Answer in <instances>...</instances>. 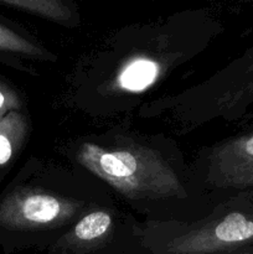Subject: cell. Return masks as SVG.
<instances>
[{
    "label": "cell",
    "mask_w": 253,
    "mask_h": 254,
    "mask_svg": "<svg viewBox=\"0 0 253 254\" xmlns=\"http://www.w3.org/2000/svg\"><path fill=\"white\" fill-rule=\"evenodd\" d=\"M31 131V118L26 109L10 112L0 119V179L9 173L24 151Z\"/></svg>",
    "instance_id": "cell-9"
},
{
    "label": "cell",
    "mask_w": 253,
    "mask_h": 254,
    "mask_svg": "<svg viewBox=\"0 0 253 254\" xmlns=\"http://www.w3.org/2000/svg\"><path fill=\"white\" fill-rule=\"evenodd\" d=\"M141 221L116 198L92 208L46 254H141Z\"/></svg>",
    "instance_id": "cell-6"
},
{
    "label": "cell",
    "mask_w": 253,
    "mask_h": 254,
    "mask_svg": "<svg viewBox=\"0 0 253 254\" xmlns=\"http://www.w3.org/2000/svg\"><path fill=\"white\" fill-rule=\"evenodd\" d=\"M56 151L101 181L144 221L198 220L215 203L176 139L165 133L116 123L64 139Z\"/></svg>",
    "instance_id": "cell-2"
},
{
    "label": "cell",
    "mask_w": 253,
    "mask_h": 254,
    "mask_svg": "<svg viewBox=\"0 0 253 254\" xmlns=\"http://www.w3.org/2000/svg\"><path fill=\"white\" fill-rule=\"evenodd\" d=\"M0 64H5V66H6V62H5L4 59H1V57H0Z\"/></svg>",
    "instance_id": "cell-13"
},
{
    "label": "cell",
    "mask_w": 253,
    "mask_h": 254,
    "mask_svg": "<svg viewBox=\"0 0 253 254\" xmlns=\"http://www.w3.org/2000/svg\"><path fill=\"white\" fill-rule=\"evenodd\" d=\"M0 57L7 67L37 77L39 71L31 62L56 64L59 56L45 46L26 29L0 16Z\"/></svg>",
    "instance_id": "cell-8"
},
{
    "label": "cell",
    "mask_w": 253,
    "mask_h": 254,
    "mask_svg": "<svg viewBox=\"0 0 253 254\" xmlns=\"http://www.w3.org/2000/svg\"><path fill=\"white\" fill-rule=\"evenodd\" d=\"M26 99L24 94L5 77L0 76V119L14 111H25Z\"/></svg>",
    "instance_id": "cell-11"
},
{
    "label": "cell",
    "mask_w": 253,
    "mask_h": 254,
    "mask_svg": "<svg viewBox=\"0 0 253 254\" xmlns=\"http://www.w3.org/2000/svg\"><path fill=\"white\" fill-rule=\"evenodd\" d=\"M0 5L66 29H77L82 24L81 10L73 0H0Z\"/></svg>",
    "instance_id": "cell-10"
},
{
    "label": "cell",
    "mask_w": 253,
    "mask_h": 254,
    "mask_svg": "<svg viewBox=\"0 0 253 254\" xmlns=\"http://www.w3.org/2000/svg\"><path fill=\"white\" fill-rule=\"evenodd\" d=\"M222 254H253V246H251V247L241 248V250H237V251H232V252L222 253Z\"/></svg>",
    "instance_id": "cell-12"
},
{
    "label": "cell",
    "mask_w": 253,
    "mask_h": 254,
    "mask_svg": "<svg viewBox=\"0 0 253 254\" xmlns=\"http://www.w3.org/2000/svg\"><path fill=\"white\" fill-rule=\"evenodd\" d=\"M215 197L198 220L141 221V254H222L253 246V189Z\"/></svg>",
    "instance_id": "cell-5"
},
{
    "label": "cell",
    "mask_w": 253,
    "mask_h": 254,
    "mask_svg": "<svg viewBox=\"0 0 253 254\" xmlns=\"http://www.w3.org/2000/svg\"><path fill=\"white\" fill-rule=\"evenodd\" d=\"M112 200L106 185L81 168L31 156L0 192V246L5 254L47 251Z\"/></svg>",
    "instance_id": "cell-3"
},
{
    "label": "cell",
    "mask_w": 253,
    "mask_h": 254,
    "mask_svg": "<svg viewBox=\"0 0 253 254\" xmlns=\"http://www.w3.org/2000/svg\"><path fill=\"white\" fill-rule=\"evenodd\" d=\"M223 32V22L202 7L119 27L79 55L60 102L92 121L133 113Z\"/></svg>",
    "instance_id": "cell-1"
},
{
    "label": "cell",
    "mask_w": 253,
    "mask_h": 254,
    "mask_svg": "<svg viewBox=\"0 0 253 254\" xmlns=\"http://www.w3.org/2000/svg\"><path fill=\"white\" fill-rule=\"evenodd\" d=\"M191 163L201 185L211 195L253 189V123L202 146Z\"/></svg>",
    "instance_id": "cell-7"
},
{
    "label": "cell",
    "mask_w": 253,
    "mask_h": 254,
    "mask_svg": "<svg viewBox=\"0 0 253 254\" xmlns=\"http://www.w3.org/2000/svg\"><path fill=\"white\" fill-rule=\"evenodd\" d=\"M253 106V45L198 83L155 97L136 111L144 121H161L179 135L215 122L235 123Z\"/></svg>",
    "instance_id": "cell-4"
}]
</instances>
